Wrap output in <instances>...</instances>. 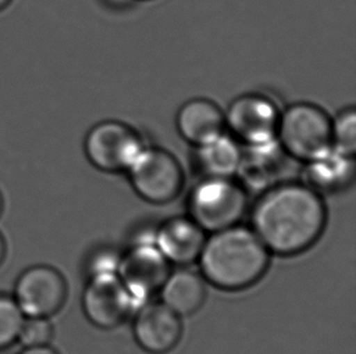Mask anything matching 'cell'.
Here are the masks:
<instances>
[{
	"label": "cell",
	"instance_id": "cell-14",
	"mask_svg": "<svg viewBox=\"0 0 356 354\" xmlns=\"http://www.w3.org/2000/svg\"><path fill=\"white\" fill-rule=\"evenodd\" d=\"M175 125L180 137L193 147L227 133L224 110L209 99L195 97L180 106Z\"/></svg>",
	"mask_w": 356,
	"mask_h": 354
},
{
	"label": "cell",
	"instance_id": "cell-20",
	"mask_svg": "<svg viewBox=\"0 0 356 354\" xmlns=\"http://www.w3.org/2000/svg\"><path fill=\"white\" fill-rule=\"evenodd\" d=\"M54 328L49 318L26 317L19 330V340L24 347L50 345Z\"/></svg>",
	"mask_w": 356,
	"mask_h": 354
},
{
	"label": "cell",
	"instance_id": "cell-2",
	"mask_svg": "<svg viewBox=\"0 0 356 354\" xmlns=\"http://www.w3.org/2000/svg\"><path fill=\"white\" fill-rule=\"evenodd\" d=\"M197 261L206 282L222 290L240 292L264 277L270 253L254 230L238 224L211 233Z\"/></svg>",
	"mask_w": 356,
	"mask_h": 354
},
{
	"label": "cell",
	"instance_id": "cell-21",
	"mask_svg": "<svg viewBox=\"0 0 356 354\" xmlns=\"http://www.w3.org/2000/svg\"><path fill=\"white\" fill-rule=\"evenodd\" d=\"M120 255L115 250L104 249L95 251L88 261V276L100 274V273L117 272L120 264Z\"/></svg>",
	"mask_w": 356,
	"mask_h": 354
},
{
	"label": "cell",
	"instance_id": "cell-3",
	"mask_svg": "<svg viewBox=\"0 0 356 354\" xmlns=\"http://www.w3.org/2000/svg\"><path fill=\"white\" fill-rule=\"evenodd\" d=\"M188 216L206 233L240 224L248 210V192L235 177H202L186 201Z\"/></svg>",
	"mask_w": 356,
	"mask_h": 354
},
{
	"label": "cell",
	"instance_id": "cell-22",
	"mask_svg": "<svg viewBox=\"0 0 356 354\" xmlns=\"http://www.w3.org/2000/svg\"><path fill=\"white\" fill-rule=\"evenodd\" d=\"M19 354H60L58 351L50 345L33 346V347H24Z\"/></svg>",
	"mask_w": 356,
	"mask_h": 354
},
{
	"label": "cell",
	"instance_id": "cell-19",
	"mask_svg": "<svg viewBox=\"0 0 356 354\" xmlns=\"http://www.w3.org/2000/svg\"><path fill=\"white\" fill-rule=\"evenodd\" d=\"M24 318L14 297L0 294V351L17 342Z\"/></svg>",
	"mask_w": 356,
	"mask_h": 354
},
{
	"label": "cell",
	"instance_id": "cell-26",
	"mask_svg": "<svg viewBox=\"0 0 356 354\" xmlns=\"http://www.w3.org/2000/svg\"><path fill=\"white\" fill-rule=\"evenodd\" d=\"M3 209H4V199H3V196H1V192H0V216H1Z\"/></svg>",
	"mask_w": 356,
	"mask_h": 354
},
{
	"label": "cell",
	"instance_id": "cell-13",
	"mask_svg": "<svg viewBox=\"0 0 356 354\" xmlns=\"http://www.w3.org/2000/svg\"><path fill=\"white\" fill-rule=\"evenodd\" d=\"M287 159L289 155L277 141L259 147H242L235 178L248 193H261L282 182L280 176L284 174Z\"/></svg>",
	"mask_w": 356,
	"mask_h": 354
},
{
	"label": "cell",
	"instance_id": "cell-25",
	"mask_svg": "<svg viewBox=\"0 0 356 354\" xmlns=\"http://www.w3.org/2000/svg\"><path fill=\"white\" fill-rule=\"evenodd\" d=\"M14 0H0V12L8 9Z\"/></svg>",
	"mask_w": 356,
	"mask_h": 354
},
{
	"label": "cell",
	"instance_id": "cell-15",
	"mask_svg": "<svg viewBox=\"0 0 356 354\" xmlns=\"http://www.w3.org/2000/svg\"><path fill=\"white\" fill-rule=\"evenodd\" d=\"M355 178V158L331 149L326 153L304 163L300 181L318 192L333 194L346 191Z\"/></svg>",
	"mask_w": 356,
	"mask_h": 354
},
{
	"label": "cell",
	"instance_id": "cell-11",
	"mask_svg": "<svg viewBox=\"0 0 356 354\" xmlns=\"http://www.w3.org/2000/svg\"><path fill=\"white\" fill-rule=\"evenodd\" d=\"M133 335L145 352L167 354L181 340L183 323L163 302L147 301L135 312Z\"/></svg>",
	"mask_w": 356,
	"mask_h": 354
},
{
	"label": "cell",
	"instance_id": "cell-16",
	"mask_svg": "<svg viewBox=\"0 0 356 354\" xmlns=\"http://www.w3.org/2000/svg\"><path fill=\"white\" fill-rule=\"evenodd\" d=\"M206 280L201 274L181 268L169 273L161 287V301L178 316H191L200 311L207 297Z\"/></svg>",
	"mask_w": 356,
	"mask_h": 354
},
{
	"label": "cell",
	"instance_id": "cell-23",
	"mask_svg": "<svg viewBox=\"0 0 356 354\" xmlns=\"http://www.w3.org/2000/svg\"><path fill=\"white\" fill-rule=\"evenodd\" d=\"M107 5H110L111 8L115 9H122V8H127L129 6L134 0H104Z\"/></svg>",
	"mask_w": 356,
	"mask_h": 354
},
{
	"label": "cell",
	"instance_id": "cell-1",
	"mask_svg": "<svg viewBox=\"0 0 356 354\" xmlns=\"http://www.w3.org/2000/svg\"><path fill=\"white\" fill-rule=\"evenodd\" d=\"M250 221L270 254L289 258L320 239L327 224V208L323 196L303 182L282 181L260 193Z\"/></svg>",
	"mask_w": 356,
	"mask_h": 354
},
{
	"label": "cell",
	"instance_id": "cell-6",
	"mask_svg": "<svg viewBox=\"0 0 356 354\" xmlns=\"http://www.w3.org/2000/svg\"><path fill=\"white\" fill-rule=\"evenodd\" d=\"M143 136L120 120H102L88 131L83 149L89 163L102 173H127L145 149Z\"/></svg>",
	"mask_w": 356,
	"mask_h": 354
},
{
	"label": "cell",
	"instance_id": "cell-17",
	"mask_svg": "<svg viewBox=\"0 0 356 354\" xmlns=\"http://www.w3.org/2000/svg\"><path fill=\"white\" fill-rule=\"evenodd\" d=\"M195 149V165L202 177H235L242 157V146L224 133Z\"/></svg>",
	"mask_w": 356,
	"mask_h": 354
},
{
	"label": "cell",
	"instance_id": "cell-18",
	"mask_svg": "<svg viewBox=\"0 0 356 354\" xmlns=\"http://www.w3.org/2000/svg\"><path fill=\"white\" fill-rule=\"evenodd\" d=\"M332 149L339 153L355 158L356 154V110L349 106L338 112L332 118Z\"/></svg>",
	"mask_w": 356,
	"mask_h": 354
},
{
	"label": "cell",
	"instance_id": "cell-5",
	"mask_svg": "<svg viewBox=\"0 0 356 354\" xmlns=\"http://www.w3.org/2000/svg\"><path fill=\"white\" fill-rule=\"evenodd\" d=\"M127 175L135 193L154 205L175 201L185 185V174L178 158L156 146H145Z\"/></svg>",
	"mask_w": 356,
	"mask_h": 354
},
{
	"label": "cell",
	"instance_id": "cell-27",
	"mask_svg": "<svg viewBox=\"0 0 356 354\" xmlns=\"http://www.w3.org/2000/svg\"><path fill=\"white\" fill-rule=\"evenodd\" d=\"M134 1H136V0H134ZM139 1H141V0H139ZM143 1H147V0H143Z\"/></svg>",
	"mask_w": 356,
	"mask_h": 354
},
{
	"label": "cell",
	"instance_id": "cell-9",
	"mask_svg": "<svg viewBox=\"0 0 356 354\" xmlns=\"http://www.w3.org/2000/svg\"><path fill=\"white\" fill-rule=\"evenodd\" d=\"M82 307L88 321L102 330L120 326L138 310L117 272L90 276L83 292Z\"/></svg>",
	"mask_w": 356,
	"mask_h": 354
},
{
	"label": "cell",
	"instance_id": "cell-8",
	"mask_svg": "<svg viewBox=\"0 0 356 354\" xmlns=\"http://www.w3.org/2000/svg\"><path fill=\"white\" fill-rule=\"evenodd\" d=\"M169 273L170 264L156 246L154 240L139 238L120 255L117 269L138 308L161 290Z\"/></svg>",
	"mask_w": 356,
	"mask_h": 354
},
{
	"label": "cell",
	"instance_id": "cell-10",
	"mask_svg": "<svg viewBox=\"0 0 356 354\" xmlns=\"http://www.w3.org/2000/svg\"><path fill=\"white\" fill-rule=\"evenodd\" d=\"M13 297L24 317L50 318L65 305L67 283L56 268L37 264L21 273Z\"/></svg>",
	"mask_w": 356,
	"mask_h": 354
},
{
	"label": "cell",
	"instance_id": "cell-24",
	"mask_svg": "<svg viewBox=\"0 0 356 354\" xmlns=\"http://www.w3.org/2000/svg\"><path fill=\"white\" fill-rule=\"evenodd\" d=\"M5 254H6V244H5L4 238H3V235L0 233V264L3 262V260H4Z\"/></svg>",
	"mask_w": 356,
	"mask_h": 354
},
{
	"label": "cell",
	"instance_id": "cell-4",
	"mask_svg": "<svg viewBox=\"0 0 356 354\" xmlns=\"http://www.w3.org/2000/svg\"><path fill=\"white\" fill-rule=\"evenodd\" d=\"M332 118L323 107L302 101L281 110L277 142L289 159L307 163L332 149Z\"/></svg>",
	"mask_w": 356,
	"mask_h": 354
},
{
	"label": "cell",
	"instance_id": "cell-7",
	"mask_svg": "<svg viewBox=\"0 0 356 354\" xmlns=\"http://www.w3.org/2000/svg\"><path fill=\"white\" fill-rule=\"evenodd\" d=\"M281 110L270 96L248 92L237 96L224 112L227 134L242 147H259L277 141Z\"/></svg>",
	"mask_w": 356,
	"mask_h": 354
},
{
	"label": "cell",
	"instance_id": "cell-12",
	"mask_svg": "<svg viewBox=\"0 0 356 354\" xmlns=\"http://www.w3.org/2000/svg\"><path fill=\"white\" fill-rule=\"evenodd\" d=\"M206 239V232L188 215L170 217L154 230V244L170 264L196 262Z\"/></svg>",
	"mask_w": 356,
	"mask_h": 354
}]
</instances>
